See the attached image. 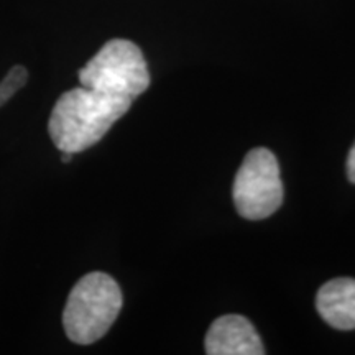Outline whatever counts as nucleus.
<instances>
[{"instance_id": "obj_9", "label": "nucleus", "mask_w": 355, "mask_h": 355, "mask_svg": "<svg viewBox=\"0 0 355 355\" xmlns=\"http://www.w3.org/2000/svg\"><path fill=\"white\" fill-rule=\"evenodd\" d=\"M73 159V153L69 152H61V162L63 163H69Z\"/></svg>"}, {"instance_id": "obj_2", "label": "nucleus", "mask_w": 355, "mask_h": 355, "mask_svg": "<svg viewBox=\"0 0 355 355\" xmlns=\"http://www.w3.org/2000/svg\"><path fill=\"white\" fill-rule=\"evenodd\" d=\"M123 304L117 282L107 273L92 272L71 290L63 311L66 336L74 344H94L105 336Z\"/></svg>"}, {"instance_id": "obj_4", "label": "nucleus", "mask_w": 355, "mask_h": 355, "mask_svg": "<svg viewBox=\"0 0 355 355\" xmlns=\"http://www.w3.org/2000/svg\"><path fill=\"white\" fill-rule=\"evenodd\" d=\"M234 204L248 220L266 219L283 202V183L275 155L266 148H254L243 158L234 181Z\"/></svg>"}, {"instance_id": "obj_5", "label": "nucleus", "mask_w": 355, "mask_h": 355, "mask_svg": "<svg viewBox=\"0 0 355 355\" xmlns=\"http://www.w3.org/2000/svg\"><path fill=\"white\" fill-rule=\"evenodd\" d=\"M209 355H263L265 347L247 318L227 314L211 324L204 340Z\"/></svg>"}, {"instance_id": "obj_3", "label": "nucleus", "mask_w": 355, "mask_h": 355, "mask_svg": "<svg viewBox=\"0 0 355 355\" xmlns=\"http://www.w3.org/2000/svg\"><path fill=\"white\" fill-rule=\"evenodd\" d=\"M81 86L135 99L148 89L150 73L144 53L128 40H110L79 69Z\"/></svg>"}, {"instance_id": "obj_7", "label": "nucleus", "mask_w": 355, "mask_h": 355, "mask_svg": "<svg viewBox=\"0 0 355 355\" xmlns=\"http://www.w3.org/2000/svg\"><path fill=\"white\" fill-rule=\"evenodd\" d=\"M28 81V71L24 66H13L0 83V107L7 104Z\"/></svg>"}, {"instance_id": "obj_6", "label": "nucleus", "mask_w": 355, "mask_h": 355, "mask_svg": "<svg viewBox=\"0 0 355 355\" xmlns=\"http://www.w3.org/2000/svg\"><path fill=\"white\" fill-rule=\"evenodd\" d=\"M316 308L334 329H355V279L336 278L324 283L318 291Z\"/></svg>"}, {"instance_id": "obj_1", "label": "nucleus", "mask_w": 355, "mask_h": 355, "mask_svg": "<svg viewBox=\"0 0 355 355\" xmlns=\"http://www.w3.org/2000/svg\"><path fill=\"white\" fill-rule=\"evenodd\" d=\"M133 99L86 86L64 92L51 110L48 132L60 152L79 153L104 139Z\"/></svg>"}, {"instance_id": "obj_8", "label": "nucleus", "mask_w": 355, "mask_h": 355, "mask_svg": "<svg viewBox=\"0 0 355 355\" xmlns=\"http://www.w3.org/2000/svg\"><path fill=\"white\" fill-rule=\"evenodd\" d=\"M347 176L350 183L355 184V144L352 148H350L349 157H347Z\"/></svg>"}]
</instances>
